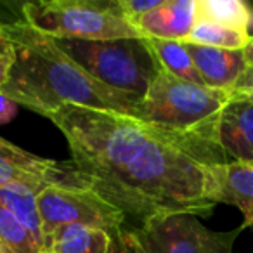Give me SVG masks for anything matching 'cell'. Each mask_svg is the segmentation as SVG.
Returning a JSON list of instances; mask_svg holds the SVG:
<instances>
[{
    "mask_svg": "<svg viewBox=\"0 0 253 253\" xmlns=\"http://www.w3.org/2000/svg\"><path fill=\"white\" fill-rule=\"evenodd\" d=\"M250 7L243 0H196L198 21L217 23L239 32H246Z\"/></svg>",
    "mask_w": 253,
    "mask_h": 253,
    "instance_id": "16",
    "label": "cell"
},
{
    "mask_svg": "<svg viewBox=\"0 0 253 253\" xmlns=\"http://www.w3.org/2000/svg\"><path fill=\"white\" fill-rule=\"evenodd\" d=\"M5 33L14 43L16 61L2 94L19 106L45 118L64 104L134 115L141 99L92 78L52 39L30 28L23 19L5 23Z\"/></svg>",
    "mask_w": 253,
    "mask_h": 253,
    "instance_id": "2",
    "label": "cell"
},
{
    "mask_svg": "<svg viewBox=\"0 0 253 253\" xmlns=\"http://www.w3.org/2000/svg\"><path fill=\"white\" fill-rule=\"evenodd\" d=\"M211 201L236 207L243 227L253 229V165L231 162L211 169Z\"/></svg>",
    "mask_w": 253,
    "mask_h": 253,
    "instance_id": "10",
    "label": "cell"
},
{
    "mask_svg": "<svg viewBox=\"0 0 253 253\" xmlns=\"http://www.w3.org/2000/svg\"><path fill=\"white\" fill-rule=\"evenodd\" d=\"M243 56H245L246 66L253 68V39H250L248 43H246V47L243 49Z\"/></svg>",
    "mask_w": 253,
    "mask_h": 253,
    "instance_id": "24",
    "label": "cell"
},
{
    "mask_svg": "<svg viewBox=\"0 0 253 253\" xmlns=\"http://www.w3.org/2000/svg\"><path fill=\"white\" fill-rule=\"evenodd\" d=\"M217 141L229 162L253 165V102L232 95L217 123Z\"/></svg>",
    "mask_w": 253,
    "mask_h": 253,
    "instance_id": "9",
    "label": "cell"
},
{
    "mask_svg": "<svg viewBox=\"0 0 253 253\" xmlns=\"http://www.w3.org/2000/svg\"><path fill=\"white\" fill-rule=\"evenodd\" d=\"M241 231H211L193 213L162 215L132 229L144 253H234Z\"/></svg>",
    "mask_w": 253,
    "mask_h": 253,
    "instance_id": "6",
    "label": "cell"
},
{
    "mask_svg": "<svg viewBox=\"0 0 253 253\" xmlns=\"http://www.w3.org/2000/svg\"><path fill=\"white\" fill-rule=\"evenodd\" d=\"M196 21V0H162L139 21L137 28L146 39L186 42Z\"/></svg>",
    "mask_w": 253,
    "mask_h": 253,
    "instance_id": "12",
    "label": "cell"
},
{
    "mask_svg": "<svg viewBox=\"0 0 253 253\" xmlns=\"http://www.w3.org/2000/svg\"><path fill=\"white\" fill-rule=\"evenodd\" d=\"M70 59L92 78L115 90L142 99L160 73V64L148 39L75 40L52 39Z\"/></svg>",
    "mask_w": 253,
    "mask_h": 253,
    "instance_id": "3",
    "label": "cell"
},
{
    "mask_svg": "<svg viewBox=\"0 0 253 253\" xmlns=\"http://www.w3.org/2000/svg\"><path fill=\"white\" fill-rule=\"evenodd\" d=\"M18 102H14L12 99H9L7 95L0 92V125H5V123L11 122L18 113Z\"/></svg>",
    "mask_w": 253,
    "mask_h": 253,
    "instance_id": "23",
    "label": "cell"
},
{
    "mask_svg": "<svg viewBox=\"0 0 253 253\" xmlns=\"http://www.w3.org/2000/svg\"><path fill=\"white\" fill-rule=\"evenodd\" d=\"M16 61L14 43L9 39H0V92L5 87Z\"/></svg>",
    "mask_w": 253,
    "mask_h": 253,
    "instance_id": "21",
    "label": "cell"
},
{
    "mask_svg": "<svg viewBox=\"0 0 253 253\" xmlns=\"http://www.w3.org/2000/svg\"><path fill=\"white\" fill-rule=\"evenodd\" d=\"M0 39H7V33H5V23L0 21Z\"/></svg>",
    "mask_w": 253,
    "mask_h": 253,
    "instance_id": "26",
    "label": "cell"
},
{
    "mask_svg": "<svg viewBox=\"0 0 253 253\" xmlns=\"http://www.w3.org/2000/svg\"><path fill=\"white\" fill-rule=\"evenodd\" d=\"M231 94L238 95V97H245L253 102V68L246 66L245 73L241 75V78H239L238 84L234 85Z\"/></svg>",
    "mask_w": 253,
    "mask_h": 253,
    "instance_id": "22",
    "label": "cell"
},
{
    "mask_svg": "<svg viewBox=\"0 0 253 253\" xmlns=\"http://www.w3.org/2000/svg\"><path fill=\"white\" fill-rule=\"evenodd\" d=\"M246 35H248V39H253V5L250 7V18H248V25H246Z\"/></svg>",
    "mask_w": 253,
    "mask_h": 253,
    "instance_id": "25",
    "label": "cell"
},
{
    "mask_svg": "<svg viewBox=\"0 0 253 253\" xmlns=\"http://www.w3.org/2000/svg\"><path fill=\"white\" fill-rule=\"evenodd\" d=\"M45 243L64 225L80 224L102 229L111 238L128 227L126 217L90 187L52 186L37 196Z\"/></svg>",
    "mask_w": 253,
    "mask_h": 253,
    "instance_id": "7",
    "label": "cell"
},
{
    "mask_svg": "<svg viewBox=\"0 0 253 253\" xmlns=\"http://www.w3.org/2000/svg\"><path fill=\"white\" fill-rule=\"evenodd\" d=\"M0 203L19 218V222L32 232L35 241L42 246L45 253V238H43L42 220H40L39 207H37V194L26 189L0 187Z\"/></svg>",
    "mask_w": 253,
    "mask_h": 253,
    "instance_id": "15",
    "label": "cell"
},
{
    "mask_svg": "<svg viewBox=\"0 0 253 253\" xmlns=\"http://www.w3.org/2000/svg\"><path fill=\"white\" fill-rule=\"evenodd\" d=\"M201 80L207 87L231 92L246 70L243 50L217 49L184 42Z\"/></svg>",
    "mask_w": 253,
    "mask_h": 253,
    "instance_id": "11",
    "label": "cell"
},
{
    "mask_svg": "<svg viewBox=\"0 0 253 253\" xmlns=\"http://www.w3.org/2000/svg\"><path fill=\"white\" fill-rule=\"evenodd\" d=\"M231 92L180 80L160 70L132 116L172 130L210 134L217 137V123Z\"/></svg>",
    "mask_w": 253,
    "mask_h": 253,
    "instance_id": "4",
    "label": "cell"
},
{
    "mask_svg": "<svg viewBox=\"0 0 253 253\" xmlns=\"http://www.w3.org/2000/svg\"><path fill=\"white\" fill-rule=\"evenodd\" d=\"M108 253H144V250L139 245L132 229L126 227L123 231H120L118 234L113 236L111 246H109Z\"/></svg>",
    "mask_w": 253,
    "mask_h": 253,
    "instance_id": "20",
    "label": "cell"
},
{
    "mask_svg": "<svg viewBox=\"0 0 253 253\" xmlns=\"http://www.w3.org/2000/svg\"><path fill=\"white\" fill-rule=\"evenodd\" d=\"M111 234L102 229L71 224L57 229L45 243V253H108Z\"/></svg>",
    "mask_w": 253,
    "mask_h": 253,
    "instance_id": "13",
    "label": "cell"
},
{
    "mask_svg": "<svg viewBox=\"0 0 253 253\" xmlns=\"http://www.w3.org/2000/svg\"><path fill=\"white\" fill-rule=\"evenodd\" d=\"M0 253H43L33 234L0 203Z\"/></svg>",
    "mask_w": 253,
    "mask_h": 253,
    "instance_id": "17",
    "label": "cell"
},
{
    "mask_svg": "<svg viewBox=\"0 0 253 253\" xmlns=\"http://www.w3.org/2000/svg\"><path fill=\"white\" fill-rule=\"evenodd\" d=\"M148 43L158 61L160 68L167 73L180 78V80L191 82L196 85H205L187 52L184 42H175V40H158L148 39Z\"/></svg>",
    "mask_w": 253,
    "mask_h": 253,
    "instance_id": "14",
    "label": "cell"
},
{
    "mask_svg": "<svg viewBox=\"0 0 253 253\" xmlns=\"http://www.w3.org/2000/svg\"><path fill=\"white\" fill-rule=\"evenodd\" d=\"M118 4L123 12V18L130 25L137 26L139 21L148 12H151L153 9H156L162 4V0H118Z\"/></svg>",
    "mask_w": 253,
    "mask_h": 253,
    "instance_id": "19",
    "label": "cell"
},
{
    "mask_svg": "<svg viewBox=\"0 0 253 253\" xmlns=\"http://www.w3.org/2000/svg\"><path fill=\"white\" fill-rule=\"evenodd\" d=\"M52 186L90 187L71 162L42 158L0 137V187L26 189L39 196Z\"/></svg>",
    "mask_w": 253,
    "mask_h": 253,
    "instance_id": "8",
    "label": "cell"
},
{
    "mask_svg": "<svg viewBox=\"0 0 253 253\" xmlns=\"http://www.w3.org/2000/svg\"><path fill=\"white\" fill-rule=\"evenodd\" d=\"M49 120L63 132L75 169L130 229L162 215L213 211L211 169L231 163L215 135L75 104Z\"/></svg>",
    "mask_w": 253,
    "mask_h": 253,
    "instance_id": "1",
    "label": "cell"
},
{
    "mask_svg": "<svg viewBox=\"0 0 253 253\" xmlns=\"http://www.w3.org/2000/svg\"><path fill=\"white\" fill-rule=\"evenodd\" d=\"M248 40L250 39L246 32H239V30L227 28V26L210 21H196L186 42L196 43V45L217 47V49L243 50Z\"/></svg>",
    "mask_w": 253,
    "mask_h": 253,
    "instance_id": "18",
    "label": "cell"
},
{
    "mask_svg": "<svg viewBox=\"0 0 253 253\" xmlns=\"http://www.w3.org/2000/svg\"><path fill=\"white\" fill-rule=\"evenodd\" d=\"M23 21L49 39H146L123 18L118 0H37L23 5Z\"/></svg>",
    "mask_w": 253,
    "mask_h": 253,
    "instance_id": "5",
    "label": "cell"
}]
</instances>
